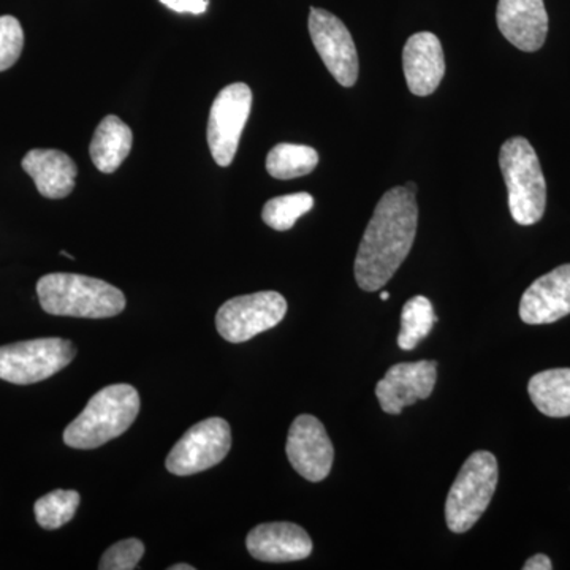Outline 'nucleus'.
<instances>
[{
    "mask_svg": "<svg viewBox=\"0 0 570 570\" xmlns=\"http://www.w3.org/2000/svg\"><path fill=\"white\" fill-rule=\"evenodd\" d=\"M419 206L415 193L393 187L379 202L356 253V284L365 292H377L392 279L406 261L417 235Z\"/></svg>",
    "mask_w": 570,
    "mask_h": 570,
    "instance_id": "1",
    "label": "nucleus"
},
{
    "mask_svg": "<svg viewBox=\"0 0 570 570\" xmlns=\"http://www.w3.org/2000/svg\"><path fill=\"white\" fill-rule=\"evenodd\" d=\"M37 295L51 316L108 318L126 309V296L96 277L51 273L37 283Z\"/></svg>",
    "mask_w": 570,
    "mask_h": 570,
    "instance_id": "2",
    "label": "nucleus"
},
{
    "mask_svg": "<svg viewBox=\"0 0 570 570\" xmlns=\"http://www.w3.org/2000/svg\"><path fill=\"white\" fill-rule=\"evenodd\" d=\"M140 412V395L129 384L108 385L96 393L85 411L63 431L71 449L91 450L121 436Z\"/></svg>",
    "mask_w": 570,
    "mask_h": 570,
    "instance_id": "3",
    "label": "nucleus"
},
{
    "mask_svg": "<svg viewBox=\"0 0 570 570\" xmlns=\"http://www.w3.org/2000/svg\"><path fill=\"white\" fill-rule=\"evenodd\" d=\"M499 167L509 193V209L520 225L538 224L546 213L547 184L538 154L527 138H509L501 146Z\"/></svg>",
    "mask_w": 570,
    "mask_h": 570,
    "instance_id": "4",
    "label": "nucleus"
},
{
    "mask_svg": "<svg viewBox=\"0 0 570 570\" xmlns=\"http://www.w3.org/2000/svg\"><path fill=\"white\" fill-rule=\"evenodd\" d=\"M498 472V460L493 453L479 450L469 456L445 502V521L450 531L463 534L478 523L497 491Z\"/></svg>",
    "mask_w": 570,
    "mask_h": 570,
    "instance_id": "5",
    "label": "nucleus"
},
{
    "mask_svg": "<svg viewBox=\"0 0 570 570\" xmlns=\"http://www.w3.org/2000/svg\"><path fill=\"white\" fill-rule=\"evenodd\" d=\"M77 348L62 337H41L0 347V379L29 385L50 379L69 366Z\"/></svg>",
    "mask_w": 570,
    "mask_h": 570,
    "instance_id": "6",
    "label": "nucleus"
},
{
    "mask_svg": "<svg viewBox=\"0 0 570 570\" xmlns=\"http://www.w3.org/2000/svg\"><path fill=\"white\" fill-rule=\"evenodd\" d=\"M285 314L287 302L277 292L235 296L217 311L216 328L228 343H246L266 330L275 328Z\"/></svg>",
    "mask_w": 570,
    "mask_h": 570,
    "instance_id": "7",
    "label": "nucleus"
},
{
    "mask_svg": "<svg viewBox=\"0 0 570 570\" xmlns=\"http://www.w3.org/2000/svg\"><path fill=\"white\" fill-rule=\"evenodd\" d=\"M250 108L253 91L245 82L227 86L214 99L209 111L208 146L219 167L234 163Z\"/></svg>",
    "mask_w": 570,
    "mask_h": 570,
    "instance_id": "8",
    "label": "nucleus"
},
{
    "mask_svg": "<svg viewBox=\"0 0 570 570\" xmlns=\"http://www.w3.org/2000/svg\"><path fill=\"white\" fill-rule=\"evenodd\" d=\"M232 448L230 425L224 419H206L187 431L167 456V469L175 475H194L217 466Z\"/></svg>",
    "mask_w": 570,
    "mask_h": 570,
    "instance_id": "9",
    "label": "nucleus"
},
{
    "mask_svg": "<svg viewBox=\"0 0 570 570\" xmlns=\"http://www.w3.org/2000/svg\"><path fill=\"white\" fill-rule=\"evenodd\" d=\"M307 26L326 70L341 86L352 88L358 80V55L346 24L330 11L313 7Z\"/></svg>",
    "mask_w": 570,
    "mask_h": 570,
    "instance_id": "10",
    "label": "nucleus"
},
{
    "mask_svg": "<svg viewBox=\"0 0 570 570\" xmlns=\"http://www.w3.org/2000/svg\"><path fill=\"white\" fill-rule=\"evenodd\" d=\"M288 461L309 482H322L332 471L335 450L325 426L314 415H299L287 438Z\"/></svg>",
    "mask_w": 570,
    "mask_h": 570,
    "instance_id": "11",
    "label": "nucleus"
},
{
    "mask_svg": "<svg viewBox=\"0 0 570 570\" xmlns=\"http://www.w3.org/2000/svg\"><path fill=\"white\" fill-rule=\"evenodd\" d=\"M438 381V363L422 360L414 363H397L377 382L376 396L382 411L397 415L404 407L433 393Z\"/></svg>",
    "mask_w": 570,
    "mask_h": 570,
    "instance_id": "12",
    "label": "nucleus"
},
{
    "mask_svg": "<svg viewBox=\"0 0 570 570\" xmlns=\"http://www.w3.org/2000/svg\"><path fill=\"white\" fill-rule=\"evenodd\" d=\"M569 314L570 264L540 276L521 296L520 318L524 324H553Z\"/></svg>",
    "mask_w": 570,
    "mask_h": 570,
    "instance_id": "13",
    "label": "nucleus"
},
{
    "mask_svg": "<svg viewBox=\"0 0 570 570\" xmlns=\"http://www.w3.org/2000/svg\"><path fill=\"white\" fill-rule=\"evenodd\" d=\"M497 21L502 36L524 52L540 50L549 33L543 0H499Z\"/></svg>",
    "mask_w": 570,
    "mask_h": 570,
    "instance_id": "14",
    "label": "nucleus"
},
{
    "mask_svg": "<svg viewBox=\"0 0 570 570\" xmlns=\"http://www.w3.org/2000/svg\"><path fill=\"white\" fill-rule=\"evenodd\" d=\"M247 551L255 560L291 562L306 560L313 553V540L295 523H264L247 534Z\"/></svg>",
    "mask_w": 570,
    "mask_h": 570,
    "instance_id": "15",
    "label": "nucleus"
},
{
    "mask_svg": "<svg viewBox=\"0 0 570 570\" xmlns=\"http://www.w3.org/2000/svg\"><path fill=\"white\" fill-rule=\"evenodd\" d=\"M403 70L409 91L414 96H431L445 75L441 41L431 32L409 37L403 50Z\"/></svg>",
    "mask_w": 570,
    "mask_h": 570,
    "instance_id": "16",
    "label": "nucleus"
},
{
    "mask_svg": "<svg viewBox=\"0 0 570 570\" xmlns=\"http://www.w3.org/2000/svg\"><path fill=\"white\" fill-rule=\"evenodd\" d=\"M22 168L31 176L43 197H69L75 189L78 168L70 156L58 149H32L22 159Z\"/></svg>",
    "mask_w": 570,
    "mask_h": 570,
    "instance_id": "17",
    "label": "nucleus"
},
{
    "mask_svg": "<svg viewBox=\"0 0 570 570\" xmlns=\"http://www.w3.org/2000/svg\"><path fill=\"white\" fill-rule=\"evenodd\" d=\"M134 135L130 127L118 116H107L94 134L91 159L102 174H115L132 149Z\"/></svg>",
    "mask_w": 570,
    "mask_h": 570,
    "instance_id": "18",
    "label": "nucleus"
},
{
    "mask_svg": "<svg viewBox=\"0 0 570 570\" xmlns=\"http://www.w3.org/2000/svg\"><path fill=\"white\" fill-rule=\"evenodd\" d=\"M528 393L547 417H570V367L547 370L531 377Z\"/></svg>",
    "mask_w": 570,
    "mask_h": 570,
    "instance_id": "19",
    "label": "nucleus"
},
{
    "mask_svg": "<svg viewBox=\"0 0 570 570\" xmlns=\"http://www.w3.org/2000/svg\"><path fill=\"white\" fill-rule=\"evenodd\" d=\"M318 153L311 146L279 142L266 157V170L276 179H295L313 174Z\"/></svg>",
    "mask_w": 570,
    "mask_h": 570,
    "instance_id": "20",
    "label": "nucleus"
},
{
    "mask_svg": "<svg viewBox=\"0 0 570 570\" xmlns=\"http://www.w3.org/2000/svg\"><path fill=\"white\" fill-rule=\"evenodd\" d=\"M436 322L438 317L434 316L433 305L426 296L417 295L409 299L403 307V314H401L397 346L403 351H412L417 347L430 335Z\"/></svg>",
    "mask_w": 570,
    "mask_h": 570,
    "instance_id": "21",
    "label": "nucleus"
},
{
    "mask_svg": "<svg viewBox=\"0 0 570 570\" xmlns=\"http://www.w3.org/2000/svg\"><path fill=\"white\" fill-rule=\"evenodd\" d=\"M314 206L313 195L307 193L288 194L266 202L262 219L273 230L287 232L299 217L309 213Z\"/></svg>",
    "mask_w": 570,
    "mask_h": 570,
    "instance_id": "22",
    "label": "nucleus"
},
{
    "mask_svg": "<svg viewBox=\"0 0 570 570\" xmlns=\"http://www.w3.org/2000/svg\"><path fill=\"white\" fill-rule=\"evenodd\" d=\"M80 505V494L73 490H56L45 494L33 505L36 520L43 530H58L69 523Z\"/></svg>",
    "mask_w": 570,
    "mask_h": 570,
    "instance_id": "23",
    "label": "nucleus"
},
{
    "mask_svg": "<svg viewBox=\"0 0 570 570\" xmlns=\"http://www.w3.org/2000/svg\"><path fill=\"white\" fill-rule=\"evenodd\" d=\"M24 47L21 22L10 14L0 17V71L9 70L20 59Z\"/></svg>",
    "mask_w": 570,
    "mask_h": 570,
    "instance_id": "24",
    "label": "nucleus"
},
{
    "mask_svg": "<svg viewBox=\"0 0 570 570\" xmlns=\"http://www.w3.org/2000/svg\"><path fill=\"white\" fill-rule=\"evenodd\" d=\"M142 554H145V546L141 540L126 539L115 543L105 551L102 560H100L99 569L102 570H132L138 568Z\"/></svg>",
    "mask_w": 570,
    "mask_h": 570,
    "instance_id": "25",
    "label": "nucleus"
},
{
    "mask_svg": "<svg viewBox=\"0 0 570 570\" xmlns=\"http://www.w3.org/2000/svg\"><path fill=\"white\" fill-rule=\"evenodd\" d=\"M160 3L176 13L204 14L208 10L209 0H160Z\"/></svg>",
    "mask_w": 570,
    "mask_h": 570,
    "instance_id": "26",
    "label": "nucleus"
},
{
    "mask_svg": "<svg viewBox=\"0 0 570 570\" xmlns=\"http://www.w3.org/2000/svg\"><path fill=\"white\" fill-rule=\"evenodd\" d=\"M524 570H551L553 569V564H551V560L547 554H534V557L530 558L523 566Z\"/></svg>",
    "mask_w": 570,
    "mask_h": 570,
    "instance_id": "27",
    "label": "nucleus"
},
{
    "mask_svg": "<svg viewBox=\"0 0 570 570\" xmlns=\"http://www.w3.org/2000/svg\"><path fill=\"white\" fill-rule=\"evenodd\" d=\"M193 566L189 564H176L171 566L170 570H194Z\"/></svg>",
    "mask_w": 570,
    "mask_h": 570,
    "instance_id": "28",
    "label": "nucleus"
},
{
    "mask_svg": "<svg viewBox=\"0 0 570 570\" xmlns=\"http://www.w3.org/2000/svg\"><path fill=\"white\" fill-rule=\"evenodd\" d=\"M389 298H390L389 292H382V294H381L382 302H387Z\"/></svg>",
    "mask_w": 570,
    "mask_h": 570,
    "instance_id": "29",
    "label": "nucleus"
}]
</instances>
